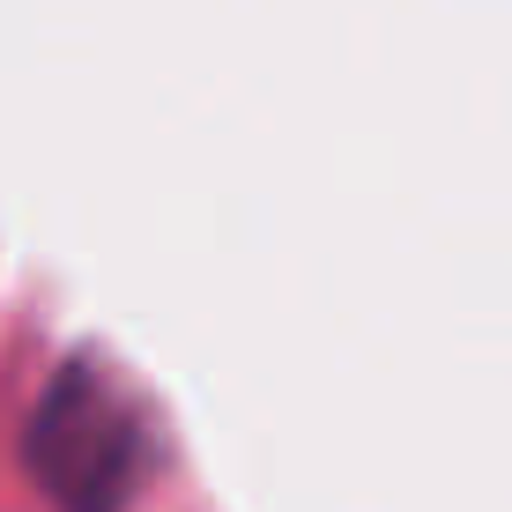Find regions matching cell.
I'll list each match as a JSON object with an SVG mask.
<instances>
[{
	"label": "cell",
	"mask_w": 512,
	"mask_h": 512,
	"mask_svg": "<svg viewBox=\"0 0 512 512\" xmlns=\"http://www.w3.org/2000/svg\"><path fill=\"white\" fill-rule=\"evenodd\" d=\"M23 461L60 512H127L156 468L149 416L97 357H67L30 409Z\"/></svg>",
	"instance_id": "cell-1"
}]
</instances>
